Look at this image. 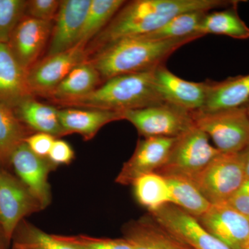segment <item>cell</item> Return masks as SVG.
<instances>
[{
	"instance_id": "484cf974",
	"label": "cell",
	"mask_w": 249,
	"mask_h": 249,
	"mask_svg": "<svg viewBox=\"0 0 249 249\" xmlns=\"http://www.w3.org/2000/svg\"><path fill=\"white\" fill-rule=\"evenodd\" d=\"M123 0H91L76 45H87L105 29L125 4Z\"/></svg>"
},
{
	"instance_id": "4316f807",
	"label": "cell",
	"mask_w": 249,
	"mask_h": 249,
	"mask_svg": "<svg viewBox=\"0 0 249 249\" xmlns=\"http://www.w3.org/2000/svg\"><path fill=\"white\" fill-rule=\"evenodd\" d=\"M169 184L173 204L198 218L209 210L211 204L191 180L178 177H164Z\"/></svg>"
},
{
	"instance_id": "6da1fadb",
	"label": "cell",
	"mask_w": 249,
	"mask_h": 249,
	"mask_svg": "<svg viewBox=\"0 0 249 249\" xmlns=\"http://www.w3.org/2000/svg\"><path fill=\"white\" fill-rule=\"evenodd\" d=\"M229 0H136L125 3L107 27L87 45L88 57L112 42L146 35L163 27L178 15L191 11L224 9Z\"/></svg>"
},
{
	"instance_id": "52a82bcc",
	"label": "cell",
	"mask_w": 249,
	"mask_h": 249,
	"mask_svg": "<svg viewBox=\"0 0 249 249\" xmlns=\"http://www.w3.org/2000/svg\"><path fill=\"white\" fill-rule=\"evenodd\" d=\"M122 116L143 138H177L195 125L193 112L168 103L123 111Z\"/></svg>"
},
{
	"instance_id": "7402d4cb",
	"label": "cell",
	"mask_w": 249,
	"mask_h": 249,
	"mask_svg": "<svg viewBox=\"0 0 249 249\" xmlns=\"http://www.w3.org/2000/svg\"><path fill=\"white\" fill-rule=\"evenodd\" d=\"M101 78L97 70L88 60L74 67L56 87L48 98L60 105L83 97L98 88Z\"/></svg>"
},
{
	"instance_id": "44dd1931",
	"label": "cell",
	"mask_w": 249,
	"mask_h": 249,
	"mask_svg": "<svg viewBox=\"0 0 249 249\" xmlns=\"http://www.w3.org/2000/svg\"><path fill=\"white\" fill-rule=\"evenodd\" d=\"M14 111L18 119L31 130L49 134L55 139L65 136L58 108L39 102L35 96L26 98Z\"/></svg>"
},
{
	"instance_id": "e575fe53",
	"label": "cell",
	"mask_w": 249,
	"mask_h": 249,
	"mask_svg": "<svg viewBox=\"0 0 249 249\" xmlns=\"http://www.w3.org/2000/svg\"><path fill=\"white\" fill-rule=\"evenodd\" d=\"M226 204L249 218V196L242 188L236 192Z\"/></svg>"
},
{
	"instance_id": "f35d334b",
	"label": "cell",
	"mask_w": 249,
	"mask_h": 249,
	"mask_svg": "<svg viewBox=\"0 0 249 249\" xmlns=\"http://www.w3.org/2000/svg\"><path fill=\"white\" fill-rule=\"evenodd\" d=\"M244 107H245L246 111H247V115H248L249 119V101H248V102L246 103L245 106H244Z\"/></svg>"
},
{
	"instance_id": "f546056e",
	"label": "cell",
	"mask_w": 249,
	"mask_h": 249,
	"mask_svg": "<svg viewBox=\"0 0 249 249\" xmlns=\"http://www.w3.org/2000/svg\"><path fill=\"white\" fill-rule=\"evenodd\" d=\"M25 0H0V43L8 44L15 28L27 11Z\"/></svg>"
},
{
	"instance_id": "d6a6232c",
	"label": "cell",
	"mask_w": 249,
	"mask_h": 249,
	"mask_svg": "<svg viewBox=\"0 0 249 249\" xmlns=\"http://www.w3.org/2000/svg\"><path fill=\"white\" fill-rule=\"evenodd\" d=\"M53 164L70 165L75 159V152L71 145L65 141L55 139L48 155Z\"/></svg>"
},
{
	"instance_id": "4dcf8cb0",
	"label": "cell",
	"mask_w": 249,
	"mask_h": 249,
	"mask_svg": "<svg viewBox=\"0 0 249 249\" xmlns=\"http://www.w3.org/2000/svg\"><path fill=\"white\" fill-rule=\"evenodd\" d=\"M55 235L58 240L75 249H133L124 238H97L84 235Z\"/></svg>"
},
{
	"instance_id": "ba28073f",
	"label": "cell",
	"mask_w": 249,
	"mask_h": 249,
	"mask_svg": "<svg viewBox=\"0 0 249 249\" xmlns=\"http://www.w3.org/2000/svg\"><path fill=\"white\" fill-rule=\"evenodd\" d=\"M42 210L25 185L0 166V227L8 241L23 219Z\"/></svg>"
},
{
	"instance_id": "d6986e66",
	"label": "cell",
	"mask_w": 249,
	"mask_h": 249,
	"mask_svg": "<svg viewBox=\"0 0 249 249\" xmlns=\"http://www.w3.org/2000/svg\"><path fill=\"white\" fill-rule=\"evenodd\" d=\"M58 116L65 136L78 134L85 141L92 139L106 124L123 120L119 111L80 107L58 109Z\"/></svg>"
},
{
	"instance_id": "5bb4252c",
	"label": "cell",
	"mask_w": 249,
	"mask_h": 249,
	"mask_svg": "<svg viewBox=\"0 0 249 249\" xmlns=\"http://www.w3.org/2000/svg\"><path fill=\"white\" fill-rule=\"evenodd\" d=\"M53 27V22L39 20L26 15L15 28L7 45L26 71L37 62L50 39Z\"/></svg>"
},
{
	"instance_id": "7a4b0ae2",
	"label": "cell",
	"mask_w": 249,
	"mask_h": 249,
	"mask_svg": "<svg viewBox=\"0 0 249 249\" xmlns=\"http://www.w3.org/2000/svg\"><path fill=\"white\" fill-rule=\"evenodd\" d=\"M204 36L197 34L170 40H152L144 36L126 37L100 49L87 60L106 81L119 75L154 71L178 49Z\"/></svg>"
},
{
	"instance_id": "8d00e7d4",
	"label": "cell",
	"mask_w": 249,
	"mask_h": 249,
	"mask_svg": "<svg viewBox=\"0 0 249 249\" xmlns=\"http://www.w3.org/2000/svg\"><path fill=\"white\" fill-rule=\"evenodd\" d=\"M11 242L5 237L4 232L0 227V249H8Z\"/></svg>"
},
{
	"instance_id": "d4e9b609",
	"label": "cell",
	"mask_w": 249,
	"mask_h": 249,
	"mask_svg": "<svg viewBox=\"0 0 249 249\" xmlns=\"http://www.w3.org/2000/svg\"><path fill=\"white\" fill-rule=\"evenodd\" d=\"M31 131L18 119L13 109L0 104V166L10 163L11 155L25 142Z\"/></svg>"
},
{
	"instance_id": "2e32d148",
	"label": "cell",
	"mask_w": 249,
	"mask_h": 249,
	"mask_svg": "<svg viewBox=\"0 0 249 249\" xmlns=\"http://www.w3.org/2000/svg\"><path fill=\"white\" fill-rule=\"evenodd\" d=\"M91 0H62L53 22L47 56L63 53L76 46Z\"/></svg>"
},
{
	"instance_id": "277c9868",
	"label": "cell",
	"mask_w": 249,
	"mask_h": 249,
	"mask_svg": "<svg viewBox=\"0 0 249 249\" xmlns=\"http://www.w3.org/2000/svg\"><path fill=\"white\" fill-rule=\"evenodd\" d=\"M196 124L175 139L165 164L156 173L193 181L213 160L222 153Z\"/></svg>"
},
{
	"instance_id": "5b68a950",
	"label": "cell",
	"mask_w": 249,
	"mask_h": 249,
	"mask_svg": "<svg viewBox=\"0 0 249 249\" xmlns=\"http://www.w3.org/2000/svg\"><path fill=\"white\" fill-rule=\"evenodd\" d=\"M196 127L207 134L222 153H240L249 147V119L244 106L193 112Z\"/></svg>"
},
{
	"instance_id": "ab89813d",
	"label": "cell",
	"mask_w": 249,
	"mask_h": 249,
	"mask_svg": "<svg viewBox=\"0 0 249 249\" xmlns=\"http://www.w3.org/2000/svg\"><path fill=\"white\" fill-rule=\"evenodd\" d=\"M245 249H249V244L245 247Z\"/></svg>"
},
{
	"instance_id": "74e56055",
	"label": "cell",
	"mask_w": 249,
	"mask_h": 249,
	"mask_svg": "<svg viewBox=\"0 0 249 249\" xmlns=\"http://www.w3.org/2000/svg\"><path fill=\"white\" fill-rule=\"evenodd\" d=\"M241 188L249 196V179H246L245 183H243Z\"/></svg>"
},
{
	"instance_id": "7c38bea8",
	"label": "cell",
	"mask_w": 249,
	"mask_h": 249,
	"mask_svg": "<svg viewBox=\"0 0 249 249\" xmlns=\"http://www.w3.org/2000/svg\"><path fill=\"white\" fill-rule=\"evenodd\" d=\"M156 91L164 103L191 112L202 109L207 98L209 81H188L179 78L164 65L154 71Z\"/></svg>"
},
{
	"instance_id": "836d02e7",
	"label": "cell",
	"mask_w": 249,
	"mask_h": 249,
	"mask_svg": "<svg viewBox=\"0 0 249 249\" xmlns=\"http://www.w3.org/2000/svg\"><path fill=\"white\" fill-rule=\"evenodd\" d=\"M55 140V137L50 134L36 132L28 137L25 142L31 151L36 155L44 158H48L49 152Z\"/></svg>"
},
{
	"instance_id": "9c48e42d",
	"label": "cell",
	"mask_w": 249,
	"mask_h": 249,
	"mask_svg": "<svg viewBox=\"0 0 249 249\" xmlns=\"http://www.w3.org/2000/svg\"><path fill=\"white\" fill-rule=\"evenodd\" d=\"M149 214L192 249H232L210 233L196 217L175 205H165Z\"/></svg>"
},
{
	"instance_id": "e0dca14e",
	"label": "cell",
	"mask_w": 249,
	"mask_h": 249,
	"mask_svg": "<svg viewBox=\"0 0 249 249\" xmlns=\"http://www.w3.org/2000/svg\"><path fill=\"white\" fill-rule=\"evenodd\" d=\"M27 73L7 44L0 43V104L14 110L26 98L34 96L28 85Z\"/></svg>"
},
{
	"instance_id": "4fadbf2b",
	"label": "cell",
	"mask_w": 249,
	"mask_h": 249,
	"mask_svg": "<svg viewBox=\"0 0 249 249\" xmlns=\"http://www.w3.org/2000/svg\"><path fill=\"white\" fill-rule=\"evenodd\" d=\"M175 139L147 137L139 140L133 155L123 165L116 182L129 186L139 177L157 173L168 160Z\"/></svg>"
},
{
	"instance_id": "8992f818",
	"label": "cell",
	"mask_w": 249,
	"mask_h": 249,
	"mask_svg": "<svg viewBox=\"0 0 249 249\" xmlns=\"http://www.w3.org/2000/svg\"><path fill=\"white\" fill-rule=\"evenodd\" d=\"M246 181L240 153H220L193 182L211 205L225 204Z\"/></svg>"
},
{
	"instance_id": "cb8c5ba5",
	"label": "cell",
	"mask_w": 249,
	"mask_h": 249,
	"mask_svg": "<svg viewBox=\"0 0 249 249\" xmlns=\"http://www.w3.org/2000/svg\"><path fill=\"white\" fill-rule=\"evenodd\" d=\"M132 186L136 199L149 213L173 204L169 184L166 178L160 174L152 173L139 177Z\"/></svg>"
},
{
	"instance_id": "d590c367",
	"label": "cell",
	"mask_w": 249,
	"mask_h": 249,
	"mask_svg": "<svg viewBox=\"0 0 249 249\" xmlns=\"http://www.w3.org/2000/svg\"><path fill=\"white\" fill-rule=\"evenodd\" d=\"M243 163L244 171H245L246 179H249V147L243 152H240Z\"/></svg>"
},
{
	"instance_id": "ffe728a7",
	"label": "cell",
	"mask_w": 249,
	"mask_h": 249,
	"mask_svg": "<svg viewBox=\"0 0 249 249\" xmlns=\"http://www.w3.org/2000/svg\"><path fill=\"white\" fill-rule=\"evenodd\" d=\"M209 81L204 111L232 109L245 106L249 101V74L229 78L223 81Z\"/></svg>"
},
{
	"instance_id": "83f0119b",
	"label": "cell",
	"mask_w": 249,
	"mask_h": 249,
	"mask_svg": "<svg viewBox=\"0 0 249 249\" xmlns=\"http://www.w3.org/2000/svg\"><path fill=\"white\" fill-rule=\"evenodd\" d=\"M11 249H75L23 219L13 235Z\"/></svg>"
},
{
	"instance_id": "1f68e13d",
	"label": "cell",
	"mask_w": 249,
	"mask_h": 249,
	"mask_svg": "<svg viewBox=\"0 0 249 249\" xmlns=\"http://www.w3.org/2000/svg\"><path fill=\"white\" fill-rule=\"evenodd\" d=\"M60 0H30L27 1L26 15L45 22L55 21L60 5Z\"/></svg>"
},
{
	"instance_id": "f1b7e54d",
	"label": "cell",
	"mask_w": 249,
	"mask_h": 249,
	"mask_svg": "<svg viewBox=\"0 0 249 249\" xmlns=\"http://www.w3.org/2000/svg\"><path fill=\"white\" fill-rule=\"evenodd\" d=\"M206 13L191 11L178 15L158 30L143 36L152 40H170L199 34V27Z\"/></svg>"
},
{
	"instance_id": "9a60e30c",
	"label": "cell",
	"mask_w": 249,
	"mask_h": 249,
	"mask_svg": "<svg viewBox=\"0 0 249 249\" xmlns=\"http://www.w3.org/2000/svg\"><path fill=\"white\" fill-rule=\"evenodd\" d=\"M196 219L210 233L232 249H245L249 244V218L226 203L211 205Z\"/></svg>"
},
{
	"instance_id": "ac0fdd59",
	"label": "cell",
	"mask_w": 249,
	"mask_h": 249,
	"mask_svg": "<svg viewBox=\"0 0 249 249\" xmlns=\"http://www.w3.org/2000/svg\"><path fill=\"white\" fill-rule=\"evenodd\" d=\"M124 238L133 249H192L163 229L150 214L124 226Z\"/></svg>"
},
{
	"instance_id": "8fae6325",
	"label": "cell",
	"mask_w": 249,
	"mask_h": 249,
	"mask_svg": "<svg viewBox=\"0 0 249 249\" xmlns=\"http://www.w3.org/2000/svg\"><path fill=\"white\" fill-rule=\"evenodd\" d=\"M10 164L18 178L31 192L42 209H45L52 201V193L48 178L49 173L56 169L48 158L36 155L25 142L16 149L11 155Z\"/></svg>"
},
{
	"instance_id": "30bf717a",
	"label": "cell",
	"mask_w": 249,
	"mask_h": 249,
	"mask_svg": "<svg viewBox=\"0 0 249 249\" xmlns=\"http://www.w3.org/2000/svg\"><path fill=\"white\" fill-rule=\"evenodd\" d=\"M86 47L76 45L73 48L47 56L28 70L27 83L33 96L48 98L74 67L86 61Z\"/></svg>"
},
{
	"instance_id": "3957f363",
	"label": "cell",
	"mask_w": 249,
	"mask_h": 249,
	"mask_svg": "<svg viewBox=\"0 0 249 249\" xmlns=\"http://www.w3.org/2000/svg\"><path fill=\"white\" fill-rule=\"evenodd\" d=\"M154 71L112 77L89 94L60 106L123 112L160 104L164 102L156 91Z\"/></svg>"
},
{
	"instance_id": "603a6c76",
	"label": "cell",
	"mask_w": 249,
	"mask_h": 249,
	"mask_svg": "<svg viewBox=\"0 0 249 249\" xmlns=\"http://www.w3.org/2000/svg\"><path fill=\"white\" fill-rule=\"evenodd\" d=\"M239 3L240 1H237L221 11L206 13L199 27V34L204 36L208 34L226 36L237 40L249 39V27L237 11Z\"/></svg>"
}]
</instances>
